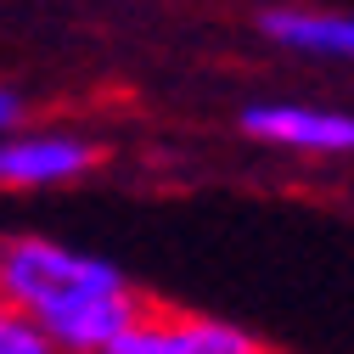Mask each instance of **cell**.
Returning a JSON list of instances; mask_svg holds the SVG:
<instances>
[{
  "label": "cell",
  "mask_w": 354,
  "mask_h": 354,
  "mask_svg": "<svg viewBox=\"0 0 354 354\" xmlns=\"http://www.w3.org/2000/svg\"><path fill=\"white\" fill-rule=\"evenodd\" d=\"M96 141L73 136V129H23L0 147V180L6 192H57L73 186L96 169Z\"/></svg>",
  "instance_id": "cell-3"
},
{
  "label": "cell",
  "mask_w": 354,
  "mask_h": 354,
  "mask_svg": "<svg viewBox=\"0 0 354 354\" xmlns=\"http://www.w3.org/2000/svg\"><path fill=\"white\" fill-rule=\"evenodd\" d=\"M0 129H6V141H12V136H23V129H34L17 84H0Z\"/></svg>",
  "instance_id": "cell-7"
},
{
  "label": "cell",
  "mask_w": 354,
  "mask_h": 354,
  "mask_svg": "<svg viewBox=\"0 0 354 354\" xmlns=\"http://www.w3.org/2000/svg\"><path fill=\"white\" fill-rule=\"evenodd\" d=\"M0 304L6 315L39 326L62 354H113L147 315L136 281L113 259L46 231H17L0 242Z\"/></svg>",
  "instance_id": "cell-1"
},
{
  "label": "cell",
  "mask_w": 354,
  "mask_h": 354,
  "mask_svg": "<svg viewBox=\"0 0 354 354\" xmlns=\"http://www.w3.org/2000/svg\"><path fill=\"white\" fill-rule=\"evenodd\" d=\"M242 136L304 152V158H348L354 152V113L321 102H253L242 107Z\"/></svg>",
  "instance_id": "cell-2"
},
{
  "label": "cell",
  "mask_w": 354,
  "mask_h": 354,
  "mask_svg": "<svg viewBox=\"0 0 354 354\" xmlns=\"http://www.w3.org/2000/svg\"><path fill=\"white\" fill-rule=\"evenodd\" d=\"M113 354H270L248 326L192 315V309H147L141 326L129 332Z\"/></svg>",
  "instance_id": "cell-4"
},
{
  "label": "cell",
  "mask_w": 354,
  "mask_h": 354,
  "mask_svg": "<svg viewBox=\"0 0 354 354\" xmlns=\"http://www.w3.org/2000/svg\"><path fill=\"white\" fill-rule=\"evenodd\" d=\"M0 354H62L39 326H28L23 315H6L0 309Z\"/></svg>",
  "instance_id": "cell-6"
},
{
  "label": "cell",
  "mask_w": 354,
  "mask_h": 354,
  "mask_svg": "<svg viewBox=\"0 0 354 354\" xmlns=\"http://www.w3.org/2000/svg\"><path fill=\"white\" fill-rule=\"evenodd\" d=\"M259 34L281 51L354 62V12H321V6H264Z\"/></svg>",
  "instance_id": "cell-5"
}]
</instances>
